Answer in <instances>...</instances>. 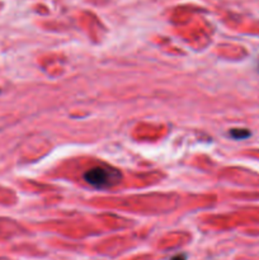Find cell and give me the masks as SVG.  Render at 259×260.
<instances>
[{
    "label": "cell",
    "mask_w": 259,
    "mask_h": 260,
    "mask_svg": "<svg viewBox=\"0 0 259 260\" xmlns=\"http://www.w3.org/2000/svg\"><path fill=\"white\" fill-rule=\"evenodd\" d=\"M250 131L246 128H233L230 131V136L235 140H245L250 137Z\"/></svg>",
    "instance_id": "cell-2"
},
{
    "label": "cell",
    "mask_w": 259,
    "mask_h": 260,
    "mask_svg": "<svg viewBox=\"0 0 259 260\" xmlns=\"http://www.w3.org/2000/svg\"><path fill=\"white\" fill-rule=\"evenodd\" d=\"M172 260H185V255H177V256H174Z\"/></svg>",
    "instance_id": "cell-3"
},
{
    "label": "cell",
    "mask_w": 259,
    "mask_h": 260,
    "mask_svg": "<svg viewBox=\"0 0 259 260\" xmlns=\"http://www.w3.org/2000/svg\"><path fill=\"white\" fill-rule=\"evenodd\" d=\"M84 179L86 183L95 188H103L109 184V174L103 168H91L84 174Z\"/></svg>",
    "instance_id": "cell-1"
}]
</instances>
